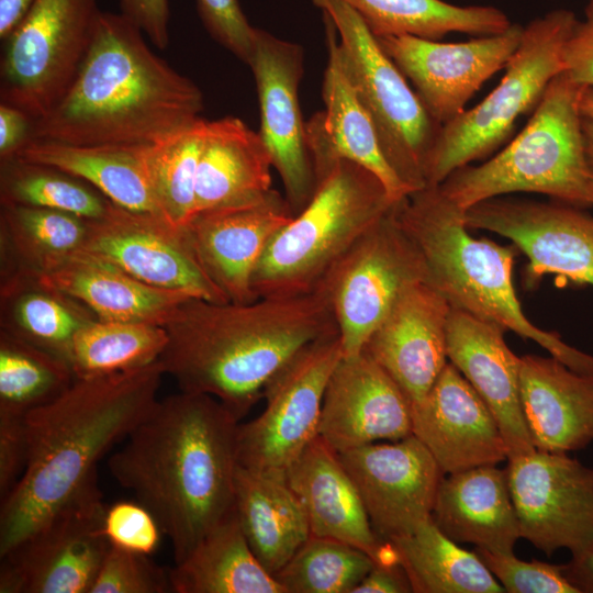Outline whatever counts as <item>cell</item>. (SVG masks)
<instances>
[{"label":"cell","mask_w":593,"mask_h":593,"mask_svg":"<svg viewBox=\"0 0 593 593\" xmlns=\"http://www.w3.org/2000/svg\"><path fill=\"white\" fill-rule=\"evenodd\" d=\"M465 213L438 186H426L394 204L396 221L423 256L427 283L451 309L530 339L570 369L593 377V355L537 327L523 312L513 283L518 248L474 238Z\"/></svg>","instance_id":"5b68a950"},{"label":"cell","mask_w":593,"mask_h":593,"mask_svg":"<svg viewBox=\"0 0 593 593\" xmlns=\"http://www.w3.org/2000/svg\"><path fill=\"white\" fill-rule=\"evenodd\" d=\"M234 507L253 553L273 577L311 536L305 511L284 474L238 465Z\"/></svg>","instance_id":"f546056e"},{"label":"cell","mask_w":593,"mask_h":593,"mask_svg":"<svg viewBox=\"0 0 593 593\" xmlns=\"http://www.w3.org/2000/svg\"><path fill=\"white\" fill-rule=\"evenodd\" d=\"M172 593H284L253 553L235 507L169 570Z\"/></svg>","instance_id":"d6a6232c"},{"label":"cell","mask_w":593,"mask_h":593,"mask_svg":"<svg viewBox=\"0 0 593 593\" xmlns=\"http://www.w3.org/2000/svg\"><path fill=\"white\" fill-rule=\"evenodd\" d=\"M167 592H171L169 570L150 556L115 547H110L90 589V593Z\"/></svg>","instance_id":"7bdbcfd3"},{"label":"cell","mask_w":593,"mask_h":593,"mask_svg":"<svg viewBox=\"0 0 593 593\" xmlns=\"http://www.w3.org/2000/svg\"><path fill=\"white\" fill-rule=\"evenodd\" d=\"M413 592L404 568L398 561L374 562L371 570L353 593H410Z\"/></svg>","instance_id":"816d5d0a"},{"label":"cell","mask_w":593,"mask_h":593,"mask_svg":"<svg viewBox=\"0 0 593 593\" xmlns=\"http://www.w3.org/2000/svg\"><path fill=\"white\" fill-rule=\"evenodd\" d=\"M103 533L111 547L152 556L164 535L153 513L138 501H118L107 506Z\"/></svg>","instance_id":"f6af8a7d"},{"label":"cell","mask_w":593,"mask_h":593,"mask_svg":"<svg viewBox=\"0 0 593 593\" xmlns=\"http://www.w3.org/2000/svg\"><path fill=\"white\" fill-rule=\"evenodd\" d=\"M74 381L65 359L0 329V416L23 418Z\"/></svg>","instance_id":"f35d334b"},{"label":"cell","mask_w":593,"mask_h":593,"mask_svg":"<svg viewBox=\"0 0 593 593\" xmlns=\"http://www.w3.org/2000/svg\"><path fill=\"white\" fill-rule=\"evenodd\" d=\"M100 13L97 0H35L3 40L0 103L33 120L49 113L75 81Z\"/></svg>","instance_id":"30bf717a"},{"label":"cell","mask_w":593,"mask_h":593,"mask_svg":"<svg viewBox=\"0 0 593 593\" xmlns=\"http://www.w3.org/2000/svg\"><path fill=\"white\" fill-rule=\"evenodd\" d=\"M338 457L382 540L407 535L432 517L445 473L413 434L356 447Z\"/></svg>","instance_id":"d6986e66"},{"label":"cell","mask_w":593,"mask_h":593,"mask_svg":"<svg viewBox=\"0 0 593 593\" xmlns=\"http://www.w3.org/2000/svg\"><path fill=\"white\" fill-rule=\"evenodd\" d=\"M563 574L578 593H593V541L571 553Z\"/></svg>","instance_id":"f5cc1de1"},{"label":"cell","mask_w":593,"mask_h":593,"mask_svg":"<svg viewBox=\"0 0 593 593\" xmlns=\"http://www.w3.org/2000/svg\"><path fill=\"white\" fill-rule=\"evenodd\" d=\"M577 21L573 11L557 9L524 26L500 83L475 107L440 126L426 165V186L440 184L506 141L517 119L535 109L552 79L564 71L563 49Z\"/></svg>","instance_id":"ba28073f"},{"label":"cell","mask_w":593,"mask_h":593,"mask_svg":"<svg viewBox=\"0 0 593 593\" xmlns=\"http://www.w3.org/2000/svg\"><path fill=\"white\" fill-rule=\"evenodd\" d=\"M422 282L427 283L425 261L400 226L392 208L348 249L318 286L333 312L343 357L360 354L399 299Z\"/></svg>","instance_id":"8fae6325"},{"label":"cell","mask_w":593,"mask_h":593,"mask_svg":"<svg viewBox=\"0 0 593 593\" xmlns=\"http://www.w3.org/2000/svg\"><path fill=\"white\" fill-rule=\"evenodd\" d=\"M376 37L413 35L439 41L450 33L473 36L506 31L510 18L492 5H458L444 0H342Z\"/></svg>","instance_id":"8d00e7d4"},{"label":"cell","mask_w":593,"mask_h":593,"mask_svg":"<svg viewBox=\"0 0 593 593\" xmlns=\"http://www.w3.org/2000/svg\"><path fill=\"white\" fill-rule=\"evenodd\" d=\"M521 403L534 447L552 452L593 443V377L557 358L521 357Z\"/></svg>","instance_id":"484cf974"},{"label":"cell","mask_w":593,"mask_h":593,"mask_svg":"<svg viewBox=\"0 0 593 593\" xmlns=\"http://www.w3.org/2000/svg\"><path fill=\"white\" fill-rule=\"evenodd\" d=\"M88 219L38 206L0 204V276L46 275L80 251Z\"/></svg>","instance_id":"e575fe53"},{"label":"cell","mask_w":593,"mask_h":593,"mask_svg":"<svg viewBox=\"0 0 593 593\" xmlns=\"http://www.w3.org/2000/svg\"><path fill=\"white\" fill-rule=\"evenodd\" d=\"M410 435L411 403L394 380L363 351L343 357L324 392L318 436L343 452Z\"/></svg>","instance_id":"ffe728a7"},{"label":"cell","mask_w":593,"mask_h":593,"mask_svg":"<svg viewBox=\"0 0 593 593\" xmlns=\"http://www.w3.org/2000/svg\"><path fill=\"white\" fill-rule=\"evenodd\" d=\"M373 564L349 544L311 535L275 578L284 593H353Z\"/></svg>","instance_id":"b9f144b4"},{"label":"cell","mask_w":593,"mask_h":593,"mask_svg":"<svg viewBox=\"0 0 593 593\" xmlns=\"http://www.w3.org/2000/svg\"><path fill=\"white\" fill-rule=\"evenodd\" d=\"M447 300L426 282L409 289L366 343L362 351L421 403L448 363Z\"/></svg>","instance_id":"603a6c76"},{"label":"cell","mask_w":593,"mask_h":593,"mask_svg":"<svg viewBox=\"0 0 593 593\" xmlns=\"http://www.w3.org/2000/svg\"><path fill=\"white\" fill-rule=\"evenodd\" d=\"M306 132L315 190L260 257L251 278L257 299L315 291L332 267L395 204L374 174L332 150L321 112L306 122Z\"/></svg>","instance_id":"8992f818"},{"label":"cell","mask_w":593,"mask_h":593,"mask_svg":"<svg viewBox=\"0 0 593 593\" xmlns=\"http://www.w3.org/2000/svg\"><path fill=\"white\" fill-rule=\"evenodd\" d=\"M411 410L412 434L445 474L508 459L491 410L449 361L426 398Z\"/></svg>","instance_id":"44dd1931"},{"label":"cell","mask_w":593,"mask_h":593,"mask_svg":"<svg viewBox=\"0 0 593 593\" xmlns=\"http://www.w3.org/2000/svg\"><path fill=\"white\" fill-rule=\"evenodd\" d=\"M109 199L89 183L57 168L14 157L0 161V204L58 210L94 220Z\"/></svg>","instance_id":"60d3db41"},{"label":"cell","mask_w":593,"mask_h":593,"mask_svg":"<svg viewBox=\"0 0 593 593\" xmlns=\"http://www.w3.org/2000/svg\"><path fill=\"white\" fill-rule=\"evenodd\" d=\"M388 541L414 593H504L478 553L447 537L432 517Z\"/></svg>","instance_id":"d590c367"},{"label":"cell","mask_w":593,"mask_h":593,"mask_svg":"<svg viewBox=\"0 0 593 593\" xmlns=\"http://www.w3.org/2000/svg\"><path fill=\"white\" fill-rule=\"evenodd\" d=\"M35 0H0V37L3 41L25 16Z\"/></svg>","instance_id":"db71d44e"},{"label":"cell","mask_w":593,"mask_h":593,"mask_svg":"<svg viewBox=\"0 0 593 593\" xmlns=\"http://www.w3.org/2000/svg\"><path fill=\"white\" fill-rule=\"evenodd\" d=\"M583 89L566 72L556 76L523 131L488 161L454 171L438 184L440 191L463 211L513 192L593 206V169L580 111Z\"/></svg>","instance_id":"52a82bcc"},{"label":"cell","mask_w":593,"mask_h":593,"mask_svg":"<svg viewBox=\"0 0 593 593\" xmlns=\"http://www.w3.org/2000/svg\"><path fill=\"white\" fill-rule=\"evenodd\" d=\"M506 470L521 538L549 557L593 541V467L535 449L508 459Z\"/></svg>","instance_id":"5bb4252c"},{"label":"cell","mask_w":593,"mask_h":593,"mask_svg":"<svg viewBox=\"0 0 593 593\" xmlns=\"http://www.w3.org/2000/svg\"><path fill=\"white\" fill-rule=\"evenodd\" d=\"M238 424L215 398L180 391L157 400L108 460L157 519L175 563L234 508Z\"/></svg>","instance_id":"6da1fadb"},{"label":"cell","mask_w":593,"mask_h":593,"mask_svg":"<svg viewBox=\"0 0 593 593\" xmlns=\"http://www.w3.org/2000/svg\"><path fill=\"white\" fill-rule=\"evenodd\" d=\"M286 480L305 511L311 535L349 544L374 562L398 561L390 542L374 533L338 452L320 436L290 465Z\"/></svg>","instance_id":"d4e9b609"},{"label":"cell","mask_w":593,"mask_h":593,"mask_svg":"<svg viewBox=\"0 0 593 593\" xmlns=\"http://www.w3.org/2000/svg\"><path fill=\"white\" fill-rule=\"evenodd\" d=\"M159 362L180 391L215 398L240 421L304 346L337 333L326 293L217 303L189 298L164 326Z\"/></svg>","instance_id":"3957f363"},{"label":"cell","mask_w":593,"mask_h":593,"mask_svg":"<svg viewBox=\"0 0 593 593\" xmlns=\"http://www.w3.org/2000/svg\"><path fill=\"white\" fill-rule=\"evenodd\" d=\"M580 111L583 118L593 120V87H584L580 98Z\"/></svg>","instance_id":"9f6ffc18"},{"label":"cell","mask_w":593,"mask_h":593,"mask_svg":"<svg viewBox=\"0 0 593 593\" xmlns=\"http://www.w3.org/2000/svg\"><path fill=\"white\" fill-rule=\"evenodd\" d=\"M504 332L495 323L451 309L446 347L448 361L460 371L494 415L511 459L536 448L521 403V357L506 345Z\"/></svg>","instance_id":"cb8c5ba5"},{"label":"cell","mask_w":593,"mask_h":593,"mask_svg":"<svg viewBox=\"0 0 593 593\" xmlns=\"http://www.w3.org/2000/svg\"><path fill=\"white\" fill-rule=\"evenodd\" d=\"M94 318L87 306L38 276H0V329L68 363L75 336Z\"/></svg>","instance_id":"836d02e7"},{"label":"cell","mask_w":593,"mask_h":593,"mask_svg":"<svg viewBox=\"0 0 593 593\" xmlns=\"http://www.w3.org/2000/svg\"><path fill=\"white\" fill-rule=\"evenodd\" d=\"M465 220L469 228L510 239L527 257L526 288L547 275L593 287V215L578 206L496 197L468 209Z\"/></svg>","instance_id":"2e32d148"},{"label":"cell","mask_w":593,"mask_h":593,"mask_svg":"<svg viewBox=\"0 0 593 593\" xmlns=\"http://www.w3.org/2000/svg\"><path fill=\"white\" fill-rule=\"evenodd\" d=\"M293 213L275 189L262 200L197 213L186 226L195 255L210 279L230 302L257 300L255 268L273 236Z\"/></svg>","instance_id":"7402d4cb"},{"label":"cell","mask_w":593,"mask_h":593,"mask_svg":"<svg viewBox=\"0 0 593 593\" xmlns=\"http://www.w3.org/2000/svg\"><path fill=\"white\" fill-rule=\"evenodd\" d=\"M203 94L156 55L121 13H100L94 38L71 87L31 139L72 145H149L200 119Z\"/></svg>","instance_id":"277c9868"},{"label":"cell","mask_w":593,"mask_h":593,"mask_svg":"<svg viewBox=\"0 0 593 593\" xmlns=\"http://www.w3.org/2000/svg\"><path fill=\"white\" fill-rule=\"evenodd\" d=\"M312 1L336 29L345 65L388 164L412 193L424 188L427 160L441 125L356 11L342 0Z\"/></svg>","instance_id":"9c48e42d"},{"label":"cell","mask_w":593,"mask_h":593,"mask_svg":"<svg viewBox=\"0 0 593 593\" xmlns=\"http://www.w3.org/2000/svg\"><path fill=\"white\" fill-rule=\"evenodd\" d=\"M582 130L588 160L593 169V120L583 118Z\"/></svg>","instance_id":"11a10c76"},{"label":"cell","mask_w":593,"mask_h":593,"mask_svg":"<svg viewBox=\"0 0 593 593\" xmlns=\"http://www.w3.org/2000/svg\"><path fill=\"white\" fill-rule=\"evenodd\" d=\"M507 593H578L563 574V563L522 560L514 553L474 550Z\"/></svg>","instance_id":"ee69618b"},{"label":"cell","mask_w":593,"mask_h":593,"mask_svg":"<svg viewBox=\"0 0 593 593\" xmlns=\"http://www.w3.org/2000/svg\"><path fill=\"white\" fill-rule=\"evenodd\" d=\"M80 251L158 288L206 301L230 302L201 266L186 228L109 201L105 213L88 220Z\"/></svg>","instance_id":"9a60e30c"},{"label":"cell","mask_w":593,"mask_h":593,"mask_svg":"<svg viewBox=\"0 0 593 593\" xmlns=\"http://www.w3.org/2000/svg\"><path fill=\"white\" fill-rule=\"evenodd\" d=\"M120 13L136 25L158 49L169 44L168 0H119Z\"/></svg>","instance_id":"681fc988"},{"label":"cell","mask_w":593,"mask_h":593,"mask_svg":"<svg viewBox=\"0 0 593 593\" xmlns=\"http://www.w3.org/2000/svg\"><path fill=\"white\" fill-rule=\"evenodd\" d=\"M523 29L474 36L461 43H444L413 35L377 37L429 115L439 125L457 118L473 94L495 72L504 69L517 49Z\"/></svg>","instance_id":"e0dca14e"},{"label":"cell","mask_w":593,"mask_h":593,"mask_svg":"<svg viewBox=\"0 0 593 593\" xmlns=\"http://www.w3.org/2000/svg\"><path fill=\"white\" fill-rule=\"evenodd\" d=\"M271 168L259 132L236 116L208 121L198 165L195 214L265 199L273 190Z\"/></svg>","instance_id":"83f0119b"},{"label":"cell","mask_w":593,"mask_h":593,"mask_svg":"<svg viewBox=\"0 0 593 593\" xmlns=\"http://www.w3.org/2000/svg\"><path fill=\"white\" fill-rule=\"evenodd\" d=\"M167 342L160 325L94 318L75 336L69 365L75 379L132 371L158 361Z\"/></svg>","instance_id":"74e56055"},{"label":"cell","mask_w":593,"mask_h":593,"mask_svg":"<svg viewBox=\"0 0 593 593\" xmlns=\"http://www.w3.org/2000/svg\"><path fill=\"white\" fill-rule=\"evenodd\" d=\"M27 461L25 417L0 416V500L21 478Z\"/></svg>","instance_id":"7dc6e473"},{"label":"cell","mask_w":593,"mask_h":593,"mask_svg":"<svg viewBox=\"0 0 593 593\" xmlns=\"http://www.w3.org/2000/svg\"><path fill=\"white\" fill-rule=\"evenodd\" d=\"M145 146L31 139L15 157L57 168L89 183L120 206L164 219L149 187Z\"/></svg>","instance_id":"4dcf8cb0"},{"label":"cell","mask_w":593,"mask_h":593,"mask_svg":"<svg viewBox=\"0 0 593 593\" xmlns=\"http://www.w3.org/2000/svg\"><path fill=\"white\" fill-rule=\"evenodd\" d=\"M93 489L1 556L0 593H90L110 544Z\"/></svg>","instance_id":"4fadbf2b"},{"label":"cell","mask_w":593,"mask_h":593,"mask_svg":"<svg viewBox=\"0 0 593 593\" xmlns=\"http://www.w3.org/2000/svg\"><path fill=\"white\" fill-rule=\"evenodd\" d=\"M32 123L25 112L0 103V161L14 158L30 142Z\"/></svg>","instance_id":"f907efd6"},{"label":"cell","mask_w":593,"mask_h":593,"mask_svg":"<svg viewBox=\"0 0 593 593\" xmlns=\"http://www.w3.org/2000/svg\"><path fill=\"white\" fill-rule=\"evenodd\" d=\"M564 71L574 82L593 87V0H588L563 49Z\"/></svg>","instance_id":"c3c4849f"},{"label":"cell","mask_w":593,"mask_h":593,"mask_svg":"<svg viewBox=\"0 0 593 593\" xmlns=\"http://www.w3.org/2000/svg\"><path fill=\"white\" fill-rule=\"evenodd\" d=\"M197 10L212 38L247 65L257 27L248 22L238 0H197Z\"/></svg>","instance_id":"bcb514c9"},{"label":"cell","mask_w":593,"mask_h":593,"mask_svg":"<svg viewBox=\"0 0 593 593\" xmlns=\"http://www.w3.org/2000/svg\"><path fill=\"white\" fill-rule=\"evenodd\" d=\"M481 466L445 474L432 519L450 539L499 553H514L521 539L506 468Z\"/></svg>","instance_id":"4316f807"},{"label":"cell","mask_w":593,"mask_h":593,"mask_svg":"<svg viewBox=\"0 0 593 593\" xmlns=\"http://www.w3.org/2000/svg\"><path fill=\"white\" fill-rule=\"evenodd\" d=\"M343 358L338 332L300 349L266 384L264 411L238 424L237 458L245 468L284 474L318 436L328 379Z\"/></svg>","instance_id":"7c38bea8"},{"label":"cell","mask_w":593,"mask_h":593,"mask_svg":"<svg viewBox=\"0 0 593 593\" xmlns=\"http://www.w3.org/2000/svg\"><path fill=\"white\" fill-rule=\"evenodd\" d=\"M324 20L328 59L322 82V118L326 138L337 156L374 174L396 203L412 192L384 158L374 125L345 65L336 29L326 16Z\"/></svg>","instance_id":"1f68e13d"},{"label":"cell","mask_w":593,"mask_h":593,"mask_svg":"<svg viewBox=\"0 0 593 593\" xmlns=\"http://www.w3.org/2000/svg\"><path fill=\"white\" fill-rule=\"evenodd\" d=\"M206 123L200 118L144 148L149 187L160 213L182 230L195 214L197 174Z\"/></svg>","instance_id":"ab89813d"},{"label":"cell","mask_w":593,"mask_h":593,"mask_svg":"<svg viewBox=\"0 0 593 593\" xmlns=\"http://www.w3.org/2000/svg\"><path fill=\"white\" fill-rule=\"evenodd\" d=\"M247 65L257 87L259 134L282 181L284 198L295 215L309 203L315 190L306 123L299 103L304 49L296 43L256 29Z\"/></svg>","instance_id":"ac0fdd59"},{"label":"cell","mask_w":593,"mask_h":593,"mask_svg":"<svg viewBox=\"0 0 593 593\" xmlns=\"http://www.w3.org/2000/svg\"><path fill=\"white\" fill-rule=\"evenodd\" d=\"M158 361L132 371L75 379L25 416L27 461L1 501L0 557L54 514L98 488L99 461L157 402Z\"/></svg>","instance_id":"7a4b0ae2"},{"label":"cell","mask_w":593,"mask_h":593,"mask_svg":"<svg viewBox=\"0 0 593 593\" xmlns=\"http://www.w3.org/2000/svg\"><path fill=\"white\" fill-rule=\"evenodd\" d=\"M40 278L104 321L165 326L179 304L193 298L182 291L145 283L82 251Z\"/></svg>","instance_id":"f1b7e54d"}]
</instances>
